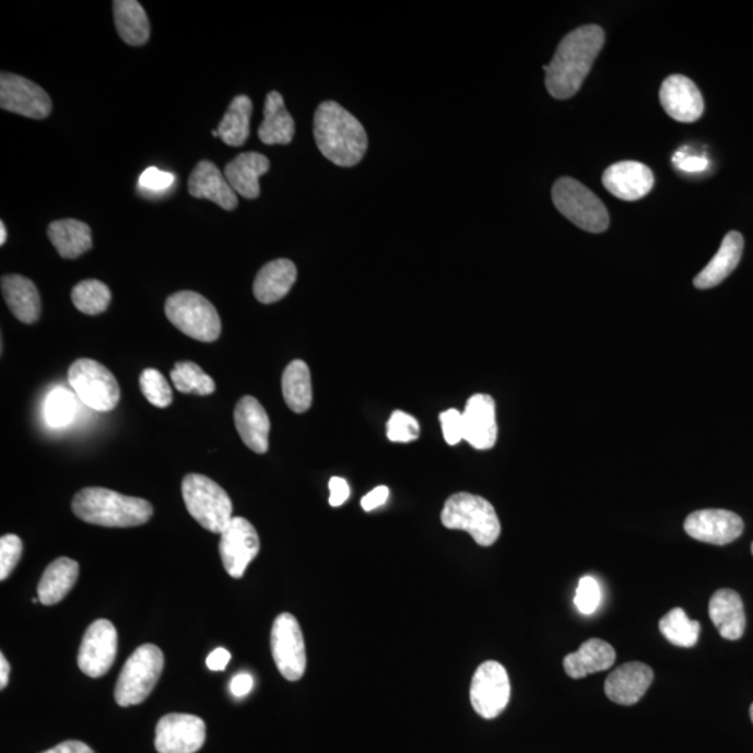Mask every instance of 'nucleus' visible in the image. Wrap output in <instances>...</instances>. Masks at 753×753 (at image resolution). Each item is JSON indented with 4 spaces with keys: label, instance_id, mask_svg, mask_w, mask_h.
I'll list each match as a JSON object with an SVG mask.
<instances>
[{
    "label": "nucleus",
    "instance_id": "nucleus-1",
    "mask_svg": "<svg viewBox=\"0 0 753 753\" xmlns=\"http://www.w3.org/2000/svg\"><path fill=\"white\" fill-rule=\"evenodd\" d=\"M604 42L605 35L599 25H584L564 37L550 64L543 66L545 87L551 97L568 99L578 93Z\"/></svg>",
    "mask_w": 753,
    "mask_h": 753
},
{
    "label": "nucleus",
    "instance_id": "nucleus-2",
    "mask_svg": "<svg viewBox=\"0 0 753 753\" xmlns=\"http://www.w3.org/2000/svg\"><path fill=\"white\" fill-rule=\"evenodd\" d=\"M315 139L320 153L342 168H351L361 163L368 146L363 125L336 101L318 105Z\"/></svg>",
    "mask_w": 753,
    "mask_h": 753
},
{
    "label": "nucleus",
    "instance_id": "nucleus-3",
    "mask_svg": "<svg viewBox=\"0 0 753 753\" xmlns=\"http://www.w3.org/2000/svg\"><path fill=\"white\" fill-rule=\"evenodd\" d=\"M75 517L105 528H134L149 522L154 508L146 499L129 497L104 487H87L74 495Z\"/></svg>",
    "mask_w": 753,
    "mask_h": 753
},
{
    "label": "nucleus",
    "instance_id": "nucleus-4",
    "mask_svg": "<svg viewBox=\"0 0 753 753\" xmlns=\"http://www.w3.org/2000/svg\"><path fill=\"white\" fill-rule=\"evenodd\" d=\"M442 522L447 529L464 530L482 548L493 545L502 534V523L493 505L470 493H457L447 499Z\"/></svg>",
    "mask_w": 753,
    "mask_h": 753
},
{
    "label": "nucleus",
    "instance_id": "nucleus-5",
    "mask_svg": "<svg viewBox=\"0 0 753 753\" xmlns=\"http://www.w3.org/2000/svg\"><path fill=\"white\" fill-rule=\"evenodd\" d=\"M187 510L211 533L221 534L232 520V502L224 489L203 474L190 473L181 482Z\"/></svg>",
    "mask_w": 753,
    "mask_h": 753
},
{
    "label": "nucleus",
    "instance_id": "nucleus-6",
    "mask_svg": "<svg viewBox=\"0 0 753 753\" xmlns=\"http://www.w3.org/2000/svg\"><path fill=\"white\" fill-rule=\"evenodd\" d=\"M164 663V654L158 646L146 644L136 649L116 682L115 701L118 705L129 707L143 704L163 674Z\"/></svg>",
    "mask_w": 753,
    "mask_h": 753
},
{
    "label": "nucleus",
    "instance_id": "nucleus-7",
    "mask_svg": "<svg viewBox=\"0 0 753 753\" xmlns=\"http://www.w3.org/2000/svg\"><path fill=\"white\" fill-rule=\"evenodd\" d=\"M165 315L180 332L196 341L214 342L221 337L219 311L200 293L184 291L169 296Z\"/></svg>",
    "mask_w": 753,
    "mask_h": 753
},
{
    "label": "nucleus",
    "instance_id": "nucleus-8",
    "mask_svg": "<svg viewBox=\"0 0 753 753\" xmlns=\"http://www.w3.org/2000/svg\"><path fill=\"white\" fill-rule=\"evenodd\" d=\"M553 203L573 224L590 234L608 231V209L595 193L573 178H561L553 186Z\"/></svg>",
    "mask_w": 753,
    "mask_h": 753
},
{
    "label": "nucleus",
    "instance_id": "nucleus-9",
    "mask_svg": "<svg viewBox=\"0 0 753 753\" xmlns=\"http://www.w3.org/2000/svg\"><path fill=\"white\" fill-rule=\"evenodd\" d=\"M69 384L84 405L98 412L114 411L120 388L113 373L91 358H79L69 368Z\"/></svg>",
    "mask_w": 753,
    "mask_h": 753
},
{
    "label": "nucleus",
    "instance_id": "nucleus-10",
    "mask_svg": "<svg viewBox=\"0 0 753 753\" xmlns=\"http://www.w3.org/2000/svg\"><path fill=\"white\" fill-rule=\"evenodd\" d=\"M271 651L278 670L287 681L305 675L307 657L305 638L299 623L290 613L277 616L271 630Z\"/></svg>",
    "mask_w": 753,
    "mask_h": 753
},
{
    "label": "nucleus",
    "instance_id": "nucleus-11",
    "mask_svg": "<svg viewBox=\"0 0 753 753\" xmlns=\"http://www.w3.org/2000/svg\"><path fill=\"white\" fill-rule=\"evenodd\" d=\"M510 682L507 670L498 661L479 666L470 684V704L483 719H495L507 707Z\"/></svg>",
    "mask_w": 753,
    "mask_h": 753
},
{
    "label": "nucleus",
    "instance_id": "nucleus-12",
    "mask_svg": "<svg viewBox=\"0 0 753 753\" xmlns=\"http://www.w3.org/2000/svg\"><path fill=\"white\" fill-rule=\"evenodd\" d=\"M118 655V632L108 620H97L89 626L80 646L79 669L91 679H99L114 666Z\"/></svg>",
    "mask_w": 753,
    "mask_h": 753
},
{
    "label": "nucleus",
    "instance_id": "nucleus-13",
    "mask_svg": "<svg viewBox=\"0 0 753 753\" xmlns=\"http://www.w3.org/2000/svg\"><path fill=\"white\" fill-rule=\"evenodd\" d=\"M0 106L30 119H45L52 113L47 91L32 80L7 72L0 75Z\"/></svg>",
    "mask_w": 753,
    "mask_h": 753
},
{
    "label": "nucleus",
    "instance_id": "nucleus-14",
    "mask_svg": "<svg viewBox=\"0 0 753 753\" xmlns=\"http://www.w3.org/2000/svg\"><path fill=\"white\" fill-rule=\"evenodd\" d=\"M260 551L259 533L249 520L232 518L221 533L220 554L227 575L240 579L245 570Z\"/></svg>",
    "mask_w": 753,
    "mask_h": 753
},
{
    "label": "nucleus",
    "instance_id": "nucleus-15",
    "mask_svg": "<svg viewBox=\"0 0 753 753\" xmlns=\"http://www.w3.org/2000/svg\"><path fill=\"white\" fill-rule=\"evenodd\" d=\"M205 722L193 715L170 713L155 729V750L160 753H196L203 748Z\"/></svg>",
    "mask_w": 753,
    "mask_h": 753
},
{
    "label": "nucleus",
    "instance_id": "nucleus-16",
    "mask_svg": "<svg viewBox=\"0 0 753 753\" xmlns=\"http://www.w3.org/2000/svg\"><path fill=\"white\" fill-rule=\"evenodd\" d=\"M686 534L699 542L725 545L744 532V520L727 509H701L685 519Z\"/></svg>",
    "mask_w": 753,
    "mask_h": 753
},
{
    "label": "nucleus",
    "instance_id": "nucleus-17",
    "mask_svg": "<svg viewBox=\"0 0 753 753\" xmlns=\"http://www.w3.org/2000/svg\"><path fill=\"white\" fill-rule=\"evenodd\" d=\"M660 103L667 115L676 122H696L705 113V101L699 89L681 74H672L661 84Z\"/></svg>",
    "mask_w": 753,
    "mask_h": 753
},
{
    "label": "nucleus",
    "instance_id": "nucleus-18",
    "mask_svg": "<svg viewBox=\"0 0 753 753\" xmlns=\"http://www.w3.org/2000/svg\"><path fill=\"white\" fill-rule=\"evenodd\" d=\"M603 185L616 199L636 201L654 189L655 175L649 166L638 161H621L605 169Z\"/></svg>",
    "mask_w": 753,
    "mask_h": 753
},
{
    "label": "nucleus",
    "instance_id": "nucleus-19",
    "mask_svg": "<svg viewBox=\"0 0 753 753\" xmlns=\"http://www.w3.org/2000/svg\"><path fill=\"white\" fill-rule=\"evenodd\" d=\"M462 413L464 442L480 451L493 448L498 434L494 399L486 393H476L470 397Z\"/></svg>",
    "mask_w": 753,
    "mask_h": 753
},
{
    "label": "nucleus",
    "instance_id": "nucleus-20",
    "mask_svg": "<svg viewBox=\"0 0 753 753\" xmlns=\"http://www.w3.org/2000/svg\"><path fill=\"white\" fill-rule=\"evenodd\" d=\"M654 679V670L649 666L632 661L611 672L604 684L605 695L616 705L638 704Z\"/></svg>",
    "mask_w": 753,
    "mask_h": 753
},
{
    "label": "nucleus",
    "instance_id": "nucleus-21",
    "mask_svg": "<svg viewBox=\"0 0 753 753\" xmlns=\"http://www.w3.org/2000/svg\"><path fill=\"white\" fill-rule=\"evenodd\" d=\"M189 193L195 199H207L226 211L237 207V195L225 175L211 161L197 164L189 178Z\"/></svg>",
    "mask_w": 753,
    "mask_h": 753
},
{
    "label": "nucleus",
    "instance_id": "nucleus-22",
    "mask_svg": "<svg viewBox=\"0 0 753 753\" xmlns=\"http://www.w3.org/2000/svg\"><path fill=\"white\" fill-rule=\"evenodd\" d=\"M235 424L237 433L247 448L256 454H266L270 443V417L262 408L261 403L255 397H244L237 402L235 408Z\"/></svg>",
    "mask_w": 753,
    "mask_h": 753
},
{
    "label": "nucleus",
    "instance_id": "nucleus-23",
    "mask_svg": "<svg viewBox=\"0 0 753 753\" xmlns=\"http://www.w3.org/2000/svg\"><path fill=\"white\" fill-rule=\"evenodd\" d=\"M709 615L722 638L738 640L744 635L746 626L744 603L736 590H717L710 599Z\"/></svg>",
    "mask_w": 753,
    "mask_h": 753
},
{
    "label": "nucleus",
    "instance_id": "nucleus-24",
    "mask_svg": "<svg viewBox=\"0 0 753 753\" xmlns=\"http://www.w3.org/2000/svg\"><path fill=\"white\" fill-rule=\"evenodd\" d=\"M270 170V160L260 153H245L237 155L225 166V178L230 181L236 195L247 200H255L260 196L262 175Z\"/></svg>",
    "mask_w": 753,
    "mask_h": 753
},
{
    "label": "nucleus",
    "instance_id": "nucleus-25",
    "mask_svg": "<svg viewBox=\"0 0 753 753\" xmlns=\"http://www.w3.org/2000/svg\"><path fill=\"white\" fill-rule=\"evenodd\" d=\"M742 251H744V237L740 232L732 231L727 234L717 255L696 275L695 287L697 290H710V287L721 284L740 264Z\"/></svg>",
    "mask_w": 753,
    "mask_h": 753
},
{
    "label": "nucleus",
    "instance_id": "nucleus-26",
    "mask_svg": "<svg viewBox=\"0 0 753 753\" xmlns=\"http://www.w3.org/2000/svg\"><path fill=\"white\" fill-rule=\"evenodd\" d=\"M296 280V266L291 260H274L261 268L252 285V292L257 301L271 305L284 299Z\"/></svg>",
    "mask_w": 753,
    "mask_h": 753
},
{
    "label": "nucleus",
    "instance_id": "nucleus-27",
    "mask_svg": "<svg viewBox=\"0 0 753 753\" xmlns=\"http://www.w3.org/2000/svg\"><path fill=\"white\" fill-rule=\"evenodd\" d=\"M2 293L10 311L24 325H34L42 315V297L32 280L22 275H4Z\"/></svg>",
    "mask_w": 753,
    "mask_h": 753
},
{
    "label": "nucleus",
    "instance_id": "nucleus-28",
    "mask_svg": "<svg viewBox=\"0 0 753 753\" xmlns=\"http://www.w3.org/2000/svg\"><path fill=\"white\" fill-rule=\"evenodd\" d=\"M615 663V650L601 639L586 640L575 654L565 656L564 670L574 680L609 670Z\"/></svg>",
    "mask_w": 753,
    "mask_h": 753
},
{
    "label": "nucleus",
    "instance_id": "nucleus-29",
    "mask_svg": "<svg viewBox=\"0 0 753 753\" xmlns=\"http://www.w3.org/2000/svg\"><path fill=\"white\" fill-rule=\"evenodd\" d=\"M79 563L72 558L60 557L45 569L38 584V599L44 605L60 603L73 589L79 578Z\"/></svg>",
    "mask_w": 753,
    "mask_h": 753
},
{
    "label": "nucleus",
    "instance_id": "nucleus-30",
    "mask_svg": "<svg viewBox=\"0 0 753 753\" xmlns=\"http://www.w3.org/2000/svg\"><path fill=\"white\" fill-rule=\"evenodd\" d=\"M295 136V120L287 113L284 98L278 91L268 93L264 104V122L259 129V138L267 145L290 144Z\"/></svg>",
    "mask_w": 753,
    "mask_h": 753
},
{
    "label": "nucleus",
    "instance_id": "nucleus-31",
    "mask_svg": "<svg viewBox=\"0 0 753 753\" xmlns=\"http://www.w3.org/2000/svg\"><path fill=\"white\" fill-rule=\"evenodd\" d=\"M48 236L62 259H78L93 247L90 226L78 220L54 221L48 227Z\"/></svg>",
    "mask_w": 753,
    "mask_h": 753
},
{
    "label": "nucleus",
    "instance_id": "nucleus-32",
    "mask_svg": "<svg viewBox=\"0 0 753 753\" xmlns=\"http://www.w3.org/2000/svg\"><path fill=\"white\" fill-rule=\"evenodd\" d=\"M114 17L120 38L131 47L149 42L151 27L145 10L136 0H115Z\"/></svg>",
    "mask_w": 753,
    "mask_h": 753
},
{
    "label": "nucleus",
    "instance_id": "nucleus-33",
    "mask_svg": "<svg viewBox=\"0 0 753 753\" xmlns=\"http://www.w3.org/2000/svg\"><path fill=\"white\" fill-rule=\"evenodd\" d=\"M282 393L286 405L295 413H305L313 402L310 368L303 361H293L282 376Z\"/></svg>",
    "mask_w": 753,
    "mask_h": 753
},
{
    "label": "nucleus",
    "instance_id": "nucleus-34",
    "mask_svg": "<svg viewBox=\"0 0 753 753\" xmlns=\"http://www.w3.org/2000/svg\"><path fill=\"white\" fill-rule=\"evenodd\" d=\"M252 103L247 95H237L219 126L220 139L231 146H242L250 136Z\"/></svg>",
    "mask_w": 753,
    "mask_h": 753
},
{
    "label": "nucleus",
    "instance_id": "nucleus-35",
    "mask_svg": "<svg viewBox=\"0 0 753 753\" xmlns=\"http://www.w3.org/2000/svg\"><path fill=\"white\" fill-rule=\"evenodd\" d=\"M659 630L664 638L680 648H692L699 640L701 624L690 620L682 609H672L660 620Z\"/></svg>",
    "mask_w": 753,
    "mask_h": 753
},
{
    "label": "nucleus",
    "instance_id": "nucleus-36",
    "mask_svg": "<svg viewBox=\"0 0 753 753\" xmlns=\"http://www.w3.org/2000/svg\"><path fill=\"white\" fill-rule=\"evenodd\" d=\"M170 378L175 388L187 396L207 397L216 389L215 381L193 362L176 363Z\"/></svg>",
    "mask_w": 753,
    "mask_h": 753
},
{
    "label": "nucleus",
    "instance_id": "nucleus-37",
    "mask_svg": "<svg viewBox=\"0 0 753 753\" xmlns=\"http://www.w3.org/2000/svg\"><path fill=\"white\" fill-rule=\"evenodd\" d=\"M113 295L104 282L85 280L75 285L72 291V302L79 311L87 316H98L106 311Z\"/></svg>",
    "mask_w": 753,
    "mask_h": 753
},
{
    "label": "nucleus",
    "instance_id": "nucleus-38",
    "mask_svg": "<svg viewBox=\"0 0 753 753\" xmlns=\"http://www.w3.org/2000/svg\"><path fill=\"white\" fill-rule=\"evenodd\" d=\"M78 402L73 393L64 388H55L45 403V417L50 427L59 428L73 422Z\"/></svg>",
    "mask_w": 753,
    "mask_h": 753
},
{
    "label": "nucleus",
    "instance_id": "nucleus-39",
    "mask_svg": "<svg viewBox=\"0 0 753 753\" xmlns=\"http://www.w3.org/2000/svg\"><path fill=\"white\" fill-rule=\"evenodd\" d=\"M140 389L146 401L156 408H168L174 402L169 383L156 368H145L140 374Z\"/></svg>",
    "mask_w": 753,
    "mask_h": 753
},
{
    "label": "nucleus",
    "instance_id": "nucleus-40",
    "mask_svg": "<svg viewBox=\"0 0 753 753\" xmlns=\"http://www.w3.org/2000/svg\"><path fill=\"white\" fill-rule=\"evenodd\" d=\"M421 436V424L412 414L396 411L387 424V437L392 443H412Z\"/></svg>",
    "mask_w": 753,
    "mask_h": 753
},
{
    "label": "nucleus",
    "instance_id": "nucleus-41",
    "mask_svg": "<svg viewBox=\"0 0 753 753\" xmlns=\"http://www.w3.org/2000/svg\"><path fill=\"white\" fill-rule=\"evenodd\" d=\"M574 601L576 609L585 615L593 614L599 609L601 589L593 576L586 575L584 578H580Z\"/></svg>",
    "mask_w": 753,
    "mask_h": 753
},
{
    "label": "nucleus",
    "instance_id": "nucleus-42",
    "mask_svg": "<svg viewBox=\"0 0 753 753\" xmlns=\"http://www.w3.org/2000/svg\"><path fill=\"white\" fill-rule=\"evenodd\" d=\"M23 554V542L17 534H4L0 539V580H7Z\"/></svg>",
    "mask_w": 753,
    "mask_h": 753
},
{
    "label": "nucleus",
    "instance_id": "nucleus-43",
    "mask_svg": "<svg viewBox=\"0 0 753 753\" xmlns=\"http://www.w3.org/2000/svg\"><path fill=\"white\" fill-rule=\"evenodd\" d=\"M175 175L170 172L161 170L151 166L141 174L139 179V187L146 193H161V191L168 190L175 184Z\"/></svg>",
    "mask_w": 753,
    "mask_h": 753
},
{
    "label": "nucleus",
    "instance_id": "nucleus-44",
    "mask_svg": "<svg viewBox=\"0 0 753 753\" xmlns=\"http://www.w3.org/2000/svg\"><path fill=\"white\" fill-rule=\"evenodd\" d=\"M439 423H442L444 438L449 446H457L464 439L463 413L459 412L458 409H448V411L439 414Z\"/></svg>",
    "mask_w": 753,
    "mask_h": 753
},
{
    "label": "nucleus",
    "instance_id": "nucleus-45",
    "mask_svg": "<svg viewBox=\"0 0 753 753\" xmlns=\"http://www.w3.org/2000/svg\"><path fill=\"white\" fill-rule=\"evenodd\" d=\"M672 163L676 168L695 174V172H704L709 166V161L705 156H686L682 151H679L672 158Z\"/></svg>",
    "mask_w": 753,
    "mask_h": 753
},
{
    "label": "nucleus",
    "instance_id": "nucleus-46",
    "mask_svg": "<svg viewBox=\"0 0 753 753\" xmlns=\"http://www.w3.org/2000/svg\"><path fill=\"white\" fill-rule=\"evenodd\" d=\"M328 486H330L331 507H341V505L348 502L349 495H351V489H349L345 479L332 478Z\"/></svg>",
    "mask_w": 753,
    "mask_h": 753
},
{
    "label": "nucleus",
    "instance_id": "nucleus-47",
    "mask_svg": "<svg viewBox=\"0 0 753 753\" xmlns=\"http://www.w3.org/2000/svg\"><path fill=\"white\" fill-rule=\"evenodd\" d=\"M388 497L389 489L387 486H378L362 498V508L370 513V510L377 509L386 504Z\"/></svg>",
    "mask_w": 753,
    "mask_h": 753
},
{
    "label": "nucleus",
    "instance_id": "nucleus-48",
    "mask_svg": "<svg viewBox=\"0 0 753 753\" xmlns=\"http://www.w3.org/2000/svg\"><path fill=\"white\" fill-rule=\"evenodd\" d=\"M252 685H255V681H252V676L250 674H246V672H244V674L236 675L231 682L232 695L236 697L249 695L250 691L252 690Z\"/></svg>",
    "mask_w": 753,
    "mask_h": 753
},
{
    "label": "nucleus",
    "instance_id": "nucleus-49",
    "mask_svg": "<svg viewBox=\"0 0 753 753\" xmlns=\"http://www.w3.org/2000/svg\"><path fill=\"white\" fill-rule=\"evenodd\" d=\"M231 654L224 648L215 649L211 651L210 656L207 657V667L211 671H224L226 666L230 664Z\"/></svg>",
    "mask_w": 753,
    "mask_h": 753
},
{
    "label": "nucleus",
    "instance_id": "nucleus-50",
    "mask_svg": "<svg viewBox=\"0 0 753 753\" xmlns=\"http://www.w3.org/2000/svg\"><path fill=\"white\" fill-rule=\"evenodd\" d=\"M43 753H95L89 745L80 741H64Z\"/></svg>",
    "mask_w": 753,
    "mask_h": 753
},
{
    "label": "nucleus",
    "instance_id": "nucleus-51",
    "mask_svg": "<svg viewBox=\"0 0 753 753\" xmlns=\"http://www.w3.org/2000/svg\"><path fill=\"white\" fill-rule=\"evenodd\" d=\"M10 664L7 657L0 655V689H7L9 684Z\"/></svg>",
    "mask_w": 753,
    "mask_h": 753
},
{
    "label": "nucleus",
    "instance_id": "nucleus-52",
    "mask_svg": "<svg viewBox=\"0 0 753 753\" xmlns=\"http://www.w3.org/2000/svg\"><path fill=\"white\" fill-rule=\"evenodd\" d=\"M8 239V231L7 226H4V222H0V245L7 244Z\"/></svg>",
    "mask_w": 753,
    "mask_h": 753
},
{
    "label": "nucleus",
    "instance_id": "nucleus-53",
    "mask_svg": "<svg viewBox=\"0 0 753 753\" xmlns=\"http://www.w3.org/2000/svg\"><path fill=\"white\" fill-rule=\"evenodd\" d=\"M212 136H214V138H220L219 130H212Z\"/></svg>",
    "mask_w": 753,
    "mask_h": 753
},
{
    "label": "nucleus",
    "instance_id": "nucleus-54",
    "mask_svg": "<svg viewBox=\"0 0 753 753\" xmlns=\"http://www.w3.org/2000/svg\"><path fill=\"white\" fill-rule=\"evenodd\" d=\"M750 713H751V719H752V722H753V704H752V706H751Z\"/></svg>",
    "mask_w": 753,
    "mask_h": 753
},
{
    "label": "nucleus",
    "instance_id": "nucleus-55",
    "mask_svg": "<svg viewBox=\"0 0 753 753\" xmlns=\"http://www.w3.org/2000/svg\"><path fill=\"white\" fill-rule=\"evenodd\" d=\"M752 554H753V543H752Z\"/></svg>",
    "mask_w": 753,
    "mask_h": 753
}]
</instances>
